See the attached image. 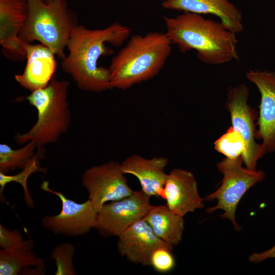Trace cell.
<instances>
[{"label": "cell", "instance_id": "cell-1", "mask_svg": "<svg viewBox=\"0 0 275 275\" xmlns=\"http://www.w3.org/2000/svg\"><path fill=\"white\" fill-rule=\"evenodd\" d=\"M130 33L129 27L118 22L102 29H90L78 24L68 41V53L62 59V70L83 91L97 93L113 89L109 68L98 65L99 60L114 53L107 43L119 46Z\"/></svg>", "mask_w": 275, "mask_h": 275}, {"label": "cell", "instance_id": "cell-2", "mask_svg": "<svg viewBox=\"0 0 275 275\" xmlns=\"http://www.w3.org/2000/svg\"><path fill=\"white\" fill-rule=\"evenodd\" d=\"M163 19L166 34L180 52L194 50L198 59L206 64L238 60L236 34L221 21L189 12Z\"/></svg>", "mask_w": 275, "mask_h": 275}, {"label": "cell", "instance_id": "cell-3", "mask_svg": "<svg viewBox=\"0 0 275 275\" xmlns=\"http://www.w3.org/2000/svg\"><path fill=\"white\" fill-rule=\"evenodd\" d=\"M172 45L166 33L131 37L112 59L108 68L113 88L124 90L153 78L164 66Z\"/></svg>", "mask_w": 275, "mask_h": 275}, {"label": "cell", "instance_id": "cell-4", "mask_svg": "<svg viewBox=\"0 0 275 275\" xmlns=\"http://www.w3.org/2000/svg\"><path fill=\"white\" fill-rule=\"evenodd\" d=\"M69 82L55 75L48 85L31 92L26 99L37 111V120L26 132L15 135V142L22 145L33 141L38 150L56 142L65 133L71 122L68 101Z\"/></svg>", "mask_w": 275, "mask_h": 275}, {"label": "cell", "instance_id": "cell-5", "mask_svg": "<svg viewBox=\"0 0 275 275\" xmlns=\"http://www.w3.org/2000/svg\"><path fill=\"white\" fill-rule=\"evenodd\" d=\"M29 13L19 34L21 41H34L50 49L62 59L70 35L78 24L75 14L68 7L66 0H27Z\"/></svg>", "mask_w": 275, "mask_h": 275}, {"label": "cell", "instance_id": "cell-6", "mask_svg": "<svg viewBox=\"0 0 275 275\" xmlns=\"http://www.w3.org/2000/svg\"><path fill=\"white\" fill-rule=\"evenodd\" d=\"M243 163L242 156L236 159L226 157L219 161L217 167L223 175L222 184L215 191L205 198L207 201H217L216 205L206 209L207 213H211L217 209L224 210L221 217L230 220L237 231L240 229L235 220L239 202L251 187L265 177L263 171L244 168Z\"/></svg>", "mask_w": 275, "mask_h": 275}, {"label": "cell", "instance_id": "cell-7", "mask_svg": "<svg viewBox=\"0 0 275 275\" xmlns=\"http://www.w3.org/2000/svg\"><path fill=\"white\" fill-rule=\"evenodd\" d=\"M249 96V89L245 84L232 87L228 91L226 107L230 114L231 126L242 136L246 143L243 162L248 169L256 170L258 160L266 153L261 144L256 142L255 120L258 113L248 103Z\"/></svg>", "mask_w": 275, "mask_h": 275}, {"label": "cell", "instance_id": "cell-8", "mask_svg": "<svg viewBox=\"0 0 275 275\" xmlns=\"http://www.w3.org/2000/svg\"><path fill=\"white\" fill-rule=\"evenodd\" d=\"M41 187L44 191L57 196L62 203L59 214L46 215L42 218L44 228L56 234L67 236L84 235L91 229L95 228L97 211L89 199L83 203H77L67 198L64 194L51 189L46 181H43Z\"/></svg>", "mask_w": 275, "mask_h": 275}, {"label": "cell", "instance_id": "cell-9", "mask_svg": "<svg viewBox=\"0 0 275 275\" xmlns=\"http://www.w3.org/2000/svg\"><path fill=\"white\" fill-rule=\"evenodd\" d=\"M121 169V163L110 161L93 166L82 175L81 184L98 211L108 202L120 200L133 192Z\"/></svg>", "mask_w": 275, "mask_h": 275}, {"label": "cell", "instance_id": "cell-10", "mask_svg": "<svg viewBox=\"0 0 275 275\" xmlns=\"http://www.w3.org/2000/svg\"><path fill=\"white\" fill-rule=\"evenodd\" d=\"M150 198L141 190L104 204L97 211L95 229L103 236L118 237L131 225L144 217L152 206Z\"/></svg>", "mask_w": 275, "mask_h": 275}, {"label": "cell", "instance_id": "cell-11", "mask_svg": "<svg viewBox=\"0 0 275 275\" xmlns=\"http://www.w3.org/2000/svg\"><path fill=\"white\" fill-rule=\"evenodd\" d=\"M246 76L261 94L256 139L262 140L266 153L272 152L275 150V71L251 70Z\"/></svg>", "mask_w": 275, "mask_h": 275}, {"label": "cell", "instance_id": "cell-12", "mask_svg": "<svg viewBox=\"0 0 275 275\" xmlns=\"http://www.w3.org/2000/svg\"><path fill=\"white\" fill-rule=\"evenodd\" d=\"M28 13L27 0H0V44L4 54L11 60L26 59L19 34Z\"/></svg>", "mask_w": 275, "mask_h": 275}, {"label": "cell", "instance_id": "cell-13", "mask_svg": "<svg viewBox=\"0 0 275 275\" xmlns=\"http://www.w3.org/2000/svg\"><path fill=\"white\" fill-rule=\"evenodd\" d=\"M161 198L170 209L183 217L204 207L195 177L181 169H174L168 174Z\"/></svg>", "mask_w": 275, "mask_h": 275}, {"label": "cell", "instance_id": "cell-14", "mask_svg": "<svg viewBox=\"0 0 275 275\" xmlns=\"http://www.w3.org/2000/svg\"><path fill=\"white\" fill-rule=\"evenodd\" d=\"M120 254L129 261L144 266L150 265L153 252L161 246L173 248L158 238L143 218L135 222L118 236Z\"/></svg>", "mask_w": 275, "mask_h": 275}, {"label": "cell", "instance_id": "cell-15", "mask_svg": "<svg viewBox=\"0 0 275 275\" xmlns=\"http://www.w3.org/2000/svg\"><path fill=\"white\" fill-rule=\"evenodd\" d=\"M26 64L23 72L15 74V80L24 89L33 92L46 87L54 76L57 63L55 53L44 45L22 41Z\"/></svg>", "mask_w": 275, "mask_h": 275}, {"label": "cell", "instance_id": "cell-16", "mask_svg": "<svg viewBox=\"0 0 275 275\" xmlns=\"http://www.w3.org/2000/svg\"><path fill=\"white\" fill-rule=\"evenodd\" d=\"M168 162L164 157L149 159L132 154L121 163V169L124 174H131L138 178L145 194L161 198L168 176L164 171Z\"/></svg>", "mask_w": 275, "mask_h": 275}, {"label": "cell", "instance_id": "cell-17", "mask_svg": "<svg viewBox=\"0 0 275 275\" xmlns=\"http://www.w3.org/2000/svg\"><path fill=\"white\" fill-rule=\"evenodd\" d=\"M161 6L167 10L213 15L235 33L243 30L242 13L230 0H164Z\"/></svg>", "mask_w": 275, "mask_h": 275}, {"label": "cell", "instance_id": "cell-18", "mask_svg": "<svg viewBox=\"0 0 275 275\" xmlns=\"http://www.w3.org/2000/svg\"><path fill=\"white\" fill-rule=\"evenodd\" d=\"M143 218L155 235L167 244L174 246L182 240L184 229L183 217L174 212L166 204L152 205Z\"/></svg>", "mask_w": 275, "mask_h": 275}, {"label": "cell", "instance_id": "cell-19", "mask_svg": "<svg viewBox=\"0 0 275 275\" xmlns=\"http://www.w3.org/2000/svg\"><path fill=\"white\" fill-rule=\"evenodd\" d=\"M33 241L23 240L13 248L0 250V274L17 275L29 267H45V260L33 252Z\"/></svg>", "mask_w": 275, "mask_h": 275}, {"label": "cell", "instance_id": "cell-20", "mask_svg": "<svg viewBox=\"0 0 275 275\" xmlns=\"http://www.w3.org/2000/svg\"><path fill=\"white\" fill-rule=\"evenodd\" d=\"M37 148L33 141H30L22 147L14 149L6 144H0V172L7 174L16 169H22L35 154Z\"/></svg>", "mask_w": 275, "mask_h": 275}, {"label": "cell", "instance_id": "cell-21", "mask_svg": "<svg viewBox=\"0 0 275 275\" xmlns=\"http://www.w3.org/2000/svg\"><path fill=\"white\" fill-rule=\"evenodd\" d=\"M42 154L43 153L41 152V150H38V152L28 161L22 171L17 174L10 176L0 172L1 195L6 184L12 182L18 183L23 188L24 199L26 204L30 207H33L34 203L29 190L27 181L31 174L37 172L45 173L46 171V169L42 168L39 163V159Z\"/></svg>", "mask_w": 275, "mask_h": 275}, {"label": "cell", "instance_id": "cell-22", "mask_svg": "<svg viewBox=\"0 0 275 275\" xmlns=\"http://www.w3.org/2000/svg\"><path fill=\"white\" fill-rule=\"evenodd\" d=\"M215 149L229 159L242 157L245 154L246 145L242 136L232 126L214 143Z\"/></svg>", "mask_w": 275, "mask_h": 275}, {"label": "cell", "instance_id": "cell-23", "mask_svg": "<svg viewBox=\"0 0 275 275\" xmlns=\"http://www.w3.org/2000/svg\"><path fill=\"white\" fill-rule=\"evenodd\" d=\"M75 246L71 243H62L52 250L50 259L53 260L57 267L55 275L76 274L73 264Z\"/></svg>", "mask_w": 275, "mask_h": 275}, {"label": "cell", "instance_id": "cell-24", "mask_svg": "<svg viewBox=\"0 0 275 275\" xmlns=\"http://www.w3.org/2000/svg\"><path fill=\"white\" fill-rule=\"evenodd\" d=\"M173 248L161 246L155 250L151 256L150 265L157 272L167 273L175 265V260L172 253Z\"/></svg>", "mask_w": 275, "mask_h": 275}, {"label": "cell", "instance_id": "cell-25", "mask_svg": "<svg viewBox=\"0 0 275 275\" xmlns=\"http://www.w3.org/2000/svg\"><path fill=\"white\" fill-rule=\"evenodd\" d=\"M23 240L19 231L9 230L2 224L0 225V246L2 249H11Z\"/></svg>", "mask_w": 275, "mask_h": 275}, {"label": "cell", "instance_id": "cell-26", "mask_svg": "<svg viewBox=\"0 0 275 275\" xmlns=\"http://www.w3.org/2000/svg\"><path fill=\"white\" fill-rule=\"evenodd\" d=\"M268 258H275V245L271 249L261 254H255L251 257L253 262H260Z\"/></svg>", "mask_w": 275, "mask_h": 275}, {"label": "cell", "instance_id": "cell-27", "mask_svg": "<svg viewBox=\"0 0 275 275\" xmlns=\"http://www.w3.org/2000/svg\"><path fill=\"white\" fill-rule=\"evenodd\" d=\"M43 1L47 3H49L52 2L53 0H43Z\"/></svg>", "mask_w": 275, "mask_h": 275}, {"label": "cell", "instance_id": "cell-28", "mask_svg": "<svg viewBox=\"0 0 275 275\" xmlns=\"http://www.w3.org/2000/svg\"><path fill=\"white\" fill-rule=\"evenodd\" d=\"M162 1H164V0H162Z\"/></svg>", "mask_w": 275, "mask_h": 275}]
</instances>
